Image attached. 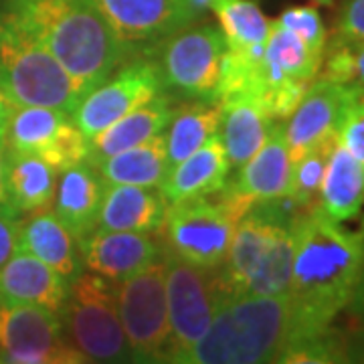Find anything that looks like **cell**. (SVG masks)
<instances>
[{"mask_svg":"<svg viewBox=\"0 0 364 364\" xmlns=\"http://www.w3.org/2000/svg\"><path fill=\"white\" fill-rule=\"evenodd\" d=\"M291 338L286 352L322 338L350 304L364 267V229L352 231L324 215L318 203L291 221ZM282 363V360H279Z\"/></svg>","mask_w":364,"mask_h":364,"instance_id":"6da1fadb","label":"cell"},{"mask_svg":"<svg viewBox=\"0 0 364 364\" xmlns=\"http://www.w3.org/2000/svg\"><path fill=\"white\" fill-rule=\"evenodd\" d=\"M0 18L39 41L83 97L136 55L91 0H4Z\"/></svg>","mask_w":364,"mask_h":364,"instance_id":"7a4b0ae2","label":"cell"},{"mask_svg":"<svg viewBox=\"0 0 364 364\" xmlns=\"http://www.w3.org/2000/svg\"><path fill=\"white\" fill-rule=\"evenodd\" d=\"M301 208L286 196L253 203L235 229L219 267L217 284L225 301L239 296H279L289 291L294 237L291 221Z\"/></svg>","mask_w":364,"mask_h":364,"instance_id":"3957f363","label":"cell"},{"mask_svg":"<svg viewBox=\"0 0 364 364\" xmlns=\"http://www.w3.org/2000/svg\"><path fill=\"white\" fill-rule=\"evenodd\" d=\"M291 328L289 294L227 299L181 364L279 363Z\"/></svg>","mask_w":364,"mask_h":364,"instance_id":"277c9868","label":"cell"},{"mask_svg":"<svg viewBox=\"0 0 364 364\" xmlns=\"http://www.w3.org/2000/svg\"><path fill=\"white\" fill-rule=\"evenodd\" d=\"M251 207L253 200L227 182L219 193L168 205L158 235L168 253L193 265L215 269L227 257L235 229Z\"/></svg>","mask_w":364,"mask_h":364,"instance_id":"5b68a950","label":"cell"},{"mask_svg":"<svg viewBox=\"0 0 364 364\" xmlns=\"http://www.w3.org/2000/svg\"><path fill=\"white\" fill-rule=\"evenodd\" d=\"M0 87L16 107L39 105L73 114L81 91L39 41L0 18Z\"/></svg>","mask_w":364,"mask_h":364,"instance_id":"8992f818","label":"cell"},{"mask_svg":"<svg viewBox=\"0 0 364 364\" xmlns=\"http://www.w3.org/2000/svg\"><path fill=\"white\" fill-rule=\"evenodd\" d=\"M59 318L67 342L85 363L134 360L119 322L114 282L81 272L69 282Z\"/></svg>","mask_w":364,"mask_h":364,"instance_id":"52a82bcc","label":"cell"},{"mask_svg":"<svg viewBox=\"0 0 364 364\" xmlns=\"http://www.w3.org/2000/svg\"><path fill=\"white\" fill-rule=\"evenodd\" d=\"M116 304L132 358L138 363H166L170 324L164 255L117 282Z\"/></svg>","mask_w":364,"mask_h":364,"instance_id":"ba28073f","label":"cell"},{"mask_svg":"<svg viewBox=\"0 0 364 364\" xmlns=\"http://www.w3.org/2000/svg\"><path fill=\"white\" fill-rule=\"evenodd\" d=\"M170 342L166 363H182L186 352L207 332L225 296L215 269L193 265L164 249Z\"/></svg>","mask_w":364,"mask_h":364,"instance_id":"9c48e42d","label":"cell"},{"mask_svg":"<svg viewBox=\"0 0 364 364\" xmlns=\"http://www.w3.org/2000/svg\"><path fill=\"white\" fill-rule=\"evenodd\" d=\"M164 90L184 97L217 102L227 43L219 25L184 26L154 45Z\"/></svg>","mask_w":364,"mask_h":364,"instance_id":"30bf717a","label":"cell"},{"mask_svg":"<svg viewBox=\"0 0 364 364\" xmlns=\"http://www.w3.org/2000/svg\"><path fill=\"white\" fill-rule=\"evenodd\" d=\"M162 91L164 79L156 59L150 55H134L85 97H81L71 117L90 142L109 124L150 102Z\"/></svg>","mask_w":364,"mask_h":364,"instance_id":"8fae6325","label":"cell"},{"mask_svg":"<svg viewBox=\"0 0 364 364\" xmlns=\"http://www.w3.org/2000/svg\"><path fill=\"white\" fill-rule=\"evenodd\" d=\"M0 363L79 364L85 358L67 342L59 314L0 301Z\"/></svg>","mask_w":364,"mask_h":364,"instance_id":"7c38bea8","label":"cell"},{"mask_svg":"<svg viewBox=\"0 0 364 364\" xmlns=\"http://www.w3.org/2000/svg\"><path fill=\"white\" fill-rule=\"evenodd\" d=\"M117 39L128 45H156L200 16L188 0H91Z\"/></svg>","mask_w":364,"mask_h":364,"instance_id":"4fadbf2b","label":"cell"},{"mask_svg":"<svg viewBox=\"0 0 364 364\" xmlns=\"http://www.w3.org/2000/svg\"><path fill=\"white\" fill-rule=\"evenodd\" d=\"M81 263L109 282H122L164 255V243L154 233L93 229L77 241Z\"/></svg>","mask_w":364,"mask_h":364,"instance_id":"5bb4252c","label":"cell"},{"mask_svg":"<svg viewBox=\"0 0 364 364\" xmlns=\"http://www.w3.org/2000/svg\"><path fill=\"white\" fill-rule=\"evenodd\" d=\"M348 97L350 85L316 75L294 114L287 117V124H284L291 160L301 156L328 136L338 134L340 117Z\"/></svg>","mask_w":364,"mask_h":364,"instance_id":"9a60e30c","label":"cell"},{"mask_svg":"<svg viewBox=\"0 0 364 364\" xmlns=\"http://www.w3.org/2000/svg\"><path fill=\"white\" fill-rule=\"evenodd\" d=\"M168 203L160 188L134 184H105L95 229L160 233Z\"/></svg>","mask_w":364,"mask_h":364,"instance_id":"2e32d148","label":"cell"},{"mask_svg":"<svg viewBox=\"0 0 364 364\" xmlns=\"http://www.w3.org/2000/svg\"><path fill=\"white\" fill-rule=\"evenodd\" d=\"M69 282L28 251L16 249L0 267V301L35 304L61 312Z\"/></svg>","mask_w":364,"mask_h":364,"instance_id":"e0dca14e","label":"cell"},{"mask_svg":"<svg viewBox=\"0 0 364 364\" xmlns=\"http://www.w3.org/2000/svg\"><path fill=\"white\" fill-rule=\"evenodd\" d=\"M229 170L231 162L221 134L217 132L196 152L174 164L158 188L168 205L193 196L213 195L229 182Z\"/></svg>","mask_w":364,"mask_h":364,"instance_id":"ac0fdd59","label":"cell"},{"mask_svg":"<svg viewBox=\"0 0 364 364\" xmlns=\"http://www.w3.org/2000/svg\"><path fill=\"white\" fill-rule=\"evenodd\" d=\"M57 181L53 213L79 241L95 229L105 184L87 160L63 170Z\"/></svg>","mask_w":364,"mask_h":364,"instance_id":"d6986e66","label":"cell"},{"mask_svg":"<svg viewBox=\"0 0 364 364\" xmlns=\"http://www.w3.org/2000/svg\"><path fill=\"white\" fill-rule=\"evenodd\" d=\"M174 109L176 107L172 104V97L164 91L158 93L150 102L136 107L134 112L122 116L97 136H93L90 140L87 162L95 166L105 158L114 156L122 150H128L132 146H138L162 134L166 130Z\"/></svg>","mask_w":364,"mask_h":364,"instance_id":"ffe728a7","label":"cell"},{"mask_svg":"<svg viewBox=\"0 0 364 364\" xmlns=\"http://www.w3.org/2000/svg\"><path fill=\"white\" fill-rule=\"evenodd\" d=\"M291 174V156L287 148L284 124L273 122L272 130L255 156L245 162L233 182L237 193L249 196L253 203L286 196Z\"/></svg>","mask_w":364,"mask_h":364,"instance_id":"44dd1931","label":"cell"},{"mask_svg":"<svg viewBox=\"0 0 364 364\" xmlns=\"http://www.w3.org/2000/svg\"><path fill=\"white\" fill-rule=\"evenodd\" d=\"M324 53L314 51L298 35L287 31L275 18L269 26V37L263 47L261 57V71H263V91L259 95V104L263 95L277 85L304 81L312 83L320 73Z\"/></svg>","mask_w":364,"mask_h":364,"instance_id":"7402d4cb","label":"cell"},{"mask_svg":"<svg viewBox=\"0 0 364 364\" xmlns=\"http://www.w3.org/2000/svg\"><path fill=\"white\" fill-rule=\"evenodd\" d=\"M221 104V134L231 168H241L245 162L255 156L267 134L272 130L273 119L265 107L249 95L223 97Z\"/></svg>","mask_w":364,"mask_h":364,"instance_id":"603a6c76","label":"cell"},{"mask_svg":"<svg viewBox=\"0 0 364 364\" xmlns=\"http://www.w3.org/2000/svg\"><path fill=\"white\" fill-rule=\"evenodd\" d=\"M18 249L28 251L37 259L47 263L67 282L81 273L77 241L49 208L31 213V217L23 221Z\"/></svg>","mask_w":364,"mask_h":364,"instance_id":"cb8c5ba5","label":"cell"},{"mask_svg":"<svg viewBox=\"0 0 364 364\" xmlns=\"http://www.w3.org/2000/svg\"><path fill=\"white\" fill-rule=\"evenodd\" d=\"M57 176L59 172L37 154L6 150V205L21 215L49 208L57 191Z\"/></svg>","mask_w":364,"mask_h":364,"instance_id":"d4e9b609","label":"cell"},{"mask_svg":"<svg viewBox=\"0 0 364 364\" xmlns=\"http://www.w3.org/2000/svg\"><path fill=\"white\" fill-rule=\"evenodd\" d=\"M318 207L336 223L352 221L363 213L364 168L340 140L326 164Z\"/></svg>","mask_w":364,"mask_h":364,"instance_id":"484cf974","label":"cell"},{"mask_svg":"<svg viewBox=\"0 0 364 364\" xmlns=\"http://www.w3.org/2000/svg\"><path fill=\"white\" fill-rule=\"evenodd\" d=\"M93 166V164H91ZM104 184H134L158 188L168 174L164 132L95 164Z\"/></svg>","mask_w":364,"mask_h":364,"instance_id":"4316f807","label":"cell"},{"mask_svg":"<svg viewBox=\"0 0 364 364\" xmlns=\"http://www.w3.org/2000/svg\"><path fill=\"white\" fill-rule=\"evenodd\" d=\"M221 128V104L198 100L176 107L164 130L170 168L196 152Z\"/></svg>","mask_w":364,"mask_h":364,"instance_id":"83f0119b","label":"cell"},{"mask_svg":"<svg viewBox=\"0 0 364 364\" xmlns=\"http://www.w3.org/2000/svg\"><path fill=\"white\" fill-rule=\"evenodd\" d=\"M210 13L219 18L227 49L263 51L272 21L255 0H210Z\"/></svg>","mask_w":364,"mask_h":364,"instance_id":"f1b7e54d","label":"cell"},{"mask_svg":"<svg viewBox=\"0 0 364 364\" xmlns=\"http://www.w3.org/2000/svg\"><path fill=\"white\" fill-rule=\"evenodd\" d=\"M71 122V114L55 107H39V105H21L14 109L13 117L4 130V146L6 150L31 152L41 156L57 134Z\"/></svg>","mask_w":364,"mask_h":364,"instance_id":"f546056e","label":"cell"},{"mask_svg":"<svg viewBox=\"0 0 364 364\" xmlns=\"http://www.w3.org/2000/svg\"><path fill=\"white\" fill-rule=\"evenodd\" d=\"M336 142H338V134H332L322 142L312 146L310 150H306L301 156L291 160V174H289L286 198L294 207L308 208L318 203L326 164Z\"/></svg>","mask_w":364,"mask_h":364,"instance_id":"4dcf8cb0","label":"cell"},{"mask_svg":"<svg viewBox=\"0 0 364 364\" xmlns=\"http://www.w3.org/2000/svg\"><path fill=\"white\" fill-rule=\"evenodd\" d=\"M338 140L364 168V85H350V97L338 124Z\"/></svg>","mask_w":364,"mask_h":364,"instance_id":"1f68e13d","label":"cell"},{"mask_svg":"<svg viewBox=\"0 0 364 364\" xmlns=\"http://www.w3.org/2000/svg\"><path fill=\"white\" fill-rule=\"evenodd\" d=\"M282 26H286L287 31H291L294 35H298L308 47H312L314 51L324 53L326 43H328V31H326L322 14L318 13V9L308 4V6H289L284 13L275 18Z\"/></svg>","mask_w":364,"mask_h":364,"instance_id":"d6a6232c","label":"cell"},{"mask_svg":"<svg viewBox=\"0 0 364 364\" xmlns=\"http://www.w3.org/2000/svg\"><path fill=\"white\" fill-rule=\"evenodd\" d=\"M334 41L360 45L364 43V0H344L336 18Z\"/></svg>","mask_w":364,"mask_h":364,"instance_id":"836d02e7","label":"cell"},{"mask_svg":"<svg viewBox=\"0 0 364 364\" xmlns=\"http://www.w3.org/2000/svg\"><path fill=\"white\" fill-rule=\"evenodd\" d=\"M21 225H23V215L9 207L6 203H2L0 205V267L18 249Z\"/></svg>","mask_w":364,"mask_h":364,"instance_id":"e575fe53","label":"cell"},{"mask_svg":"<svg viewBox=\"0 0 364 364\" xmlns=\"http://www.w3.org/2000/svg\"><path fill=\"white\" fill-rule=\"evenodd\" d=\"M342 363L364 364V326L342 332Z\"/></svg>","mask_w":364,"mask_h":364,"instance_id":"d590c367","label":"cell"},{"mask_svg":"<svg viewBox=\"0 0 364 364\" xmlns=\"http://www.w3.org/2000/svg\"><path fill=\"white\" fill-rule=\"evenodd\" d=\"M350 316L356 320V326H364V267L363 273H360V279H358V284H356V289H354V294H352L350 304H348V308H346Z\"/></svg>","mask_w":364,"mask_h":364,"instance_id":"8d00e7d4","label":"cell"},{"mask_svg":"<svg viewBox=\"0 0 364 364\" xmlns=\"http://www.w3.org/2000/svg\"><path fill=\"white\" fill-rule=\"evenodd\" d=\"M352 85H364V43L352 45Z\"/></svg>","mask_w":364,"mask_h":364,"instance_id":"74e56055","label":"cell"},{"mask_svg":"<svg viewBox=\"0 0 364 364\" xmlns=\"http://www.w3.org/2000/svg\"><path fill=\"white\" fill-rule=\"evenodd\" d=\"M14 109H16V105L9 100V95L0 87V136H4V130H6V126H9L11 117H13Z\"/></svg>","mask_w":364,"mask_h":364,"instance_id":"f35d334b","label":"cell"},{"mask_svg":"<svg viewBox=\"0 0 364 364\" xmlns=\"http://www.w3.org/2000/svg\"><path fill=\"white\" fill-rule=\"evenodd\" d=\"M4 168H6V146L4 138L0 136V205L6 203V191H4Z\"/></svg>","mask_w":364,"mask_h":364,"instance_id":"ab89813d","label":"cell"},{"mask_svg":"<svg viewBox=\"0 0 364 364\" xmlns=\"http://www.w3.org/2000/svg\"><path fill=\"white\" fill-rule=\"evenodd\" d=\"M314 4H322V6H330V4H332V2H334V0H312Z\"/></svg>","mask_w":364,"mask_h":364,"instance_id":"60d3db41","label":"cell"}]
</instances>
